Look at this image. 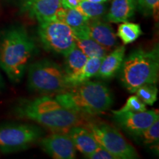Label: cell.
<instances>
[{
	"instance_id": "cell-18",
	"label": "cell",
	"mask_w": 159,
	"mask_h": 159,
	"mask_svg": "<svg viewBox=\"0 0 159 159\" xmlns=\"http://www.w3.org/2000/svg\"><path fill=\"white\" fill-rule=\"evenodd\" d=\"M54 20L61 21L69 26L73 30H75L84 27L90 19L76 9L61 7L55 13Z\"/></svg>"
},
{
	"instance_id": "cell-14",
	"label": "cell",
	"mask_w": 159,
	"mask_h": 159,
	"mask_svg": "<svg viewBox=\"0 0 159 159\" xmlns=\"http://www.w3.org/2000/svg\"><path fill=\"white\" fill-rule=\"evenodd\" d=\"M67 134L72 140L77 150L87 158L99 146L93 134L86 128L76 125L69 129Z\"/></svg>"
},
{
	"instance_id": "cell-7",
	"label": "cell",
	"mask_w": 159,
	"mask_h": 159,
	"mask_svg": "<svg viewBox=\"0 0 159 159\" xmlns=\"http://www.w3.org/2000/svg\"><path fill=\"white\" fill-rule=\"evenodd\" d=\"M85 127L93 134L99 144L116 159L139 158L136 149L111 125L101 122H89Z\"/></svg>"
},
{
	"instance_id": "cell-1",
	"label": "cell",
	"mask_w": 159,
	"mask_h": 159,
	"mask_svg": "<svg viewBox=\"0 0 159 159\" xmlns=\"http://www.w3.org/2000/svg\"><path fill=\"white\" fill-rule=\"evenodd\" d=\"M14 111L19 118L33 121L52 132L67 133L82 122L80 114L64 108L48 95L21 100Z\"/></svg>"
},
{
	"instance_id": "cell-9",
	"label": "cell",
	"mask_w": 159,
	"mask_h": 159,
	"mask_svg": "<svg viewBox=\"0 0 159 159\" xmlns=\"http://www.w3.org/2000/svg\"><path fill=\"white\" fill-rule=\"evenodd\" d=\"M114 122L130 136L140 137L142 133L157 119H159L158 110L144 111L142 112L115 113Z\"/></svg>"
},
{
	"instance_id": "cell-25",
	"label": "cell",
	"mask_w": 159,
	"mask_h": 159,
	"mask_svg": "<svg viewBox=\"0 0 159 159\" xmlns=\"http://www.w3.org/2000/svg\"><path fill=\"white\" fill-rule=\"evenodd\" d=\"M144 15L158 14L159 8V0H137V7Z\"/></svg>"
},
{
	"instance_id": "cell-2",
	"label": "cell",
	"mask_w": 159,
	"mask_h": 159,
	"mask_svg": "<svg viewBox=\"0 0 159 159\" xmlns=\"http://www.w3.org/2000/svg\"><path fill=\"white\" fill-rule=\"evenodd\" d=\"M35 43L22 26H13L0 38V67L12 83L21 80L35 52Z\"/></svg>"
},
{
	"instance_id": "cell-21",
	"label": "cell",
	"mask_w": 159,
	"mask_h": 159,
	"mask_svg": "<svg viewBox=\"0 0 159 159\" xmlns=\"http://www.w3.org/2000/svg\"><path fill=\"white\" fill-rule=\"evenodd\" d=\"M75 9L89 19H99L105 13L106 6L102 3H94L81 0Z\"/></svg>"
},
{
	"instance_id": "cell-26",
	"label": "cell",
	"mask_w": 159,
	"mask_h": 159,
	"mask_svg": "<svg viewBox=\"0 0 159 159\" xmlns=\"http://www.w3.org/2000/svg\"><path fill=\"white\" fill-rule=\"evenodd\" d=\"M90 159H116V157L113 156L111 152L105 150L100 145L91 153L90 156L87 157Z\"/></svg>"
},
{
	"instance_id": "cell-3",
	"label": "cell",
	"mask_w": 159,
	"mask_h": 159,
	"mask_svg": "<svg viewBox=\"0 0 159 159\" xmlns=\"http://www.w3.org/2000/svg\"><path fill=\"white\" fill-rule=\"evenodd\" d=\"M55 98L64 108L80 115L101 114L114 104L110 89L99 81L88 80L69 87Z\"/></svg>"
},
{
	"instance_id": "cell-11",
	"label": "cell",
	"mask_w": 159,
	"mask_h": 159,
	"mask_svg": "<svg viewBox=\"0 0 159 159\" xmlns=\"http://www.w3.org/2000/svg\"><path fill=\"white\" fill-rule=\"evenodd\" d=\"M81 30L83 33L102 46L107 51L117 43V36L109 24L99 19H90Z\"/></svg>"
},
{
	"instance_id": "cell-19",
	"label": "cell",
	"mask_w": 159,
	"mask_h": 159,
	"mask_svg": "<svg viewBox=\"0 0 159 159\" xmlns=\"http://www.w3.org/2000/svg\"><path fill=\"white\" fill-rule=\"evenodd\" d=\"M66 77L75 74L83 68L86 62L88 57L76 46L72 47L64 55Z\"/></svg>"
},
{
	"instance_id": "cell-27",
	"label": "cell",
	"mask_w": 159,
	"mask_h": 159,
	"mask_svg": "<svg viewBox=\"0 0 159 159\" xmlns=\"http://www.w3.org/2000/svg\"><path fill=\"white\" fill-rule=\"evenodd\" d=\"M81 0H62V7L64 8L75 9L79 5Z\"/></svg>"
},
{
	"instance_id": "cell-12",
	"label": "cell",
	"mask_w": 159,
	"mask_h": 159,
	"mask_svg": "<svg viewBox=\"0 0 159 159\" xmlns=\"http://www.w3.org/2000/svg\"><path fill=\"white\" fill-rule=\"evenodd\" d=\"M62 0H24L23 10L39 22L54 20L55 13L62 7Z\"/></svg>"
},
{
	"instance_id": "cell-6",
	"label": "cell",
	"mask_w": 159,
	"mask_h": 159,
	"mask_svg": "<svg viewBox=\"0 0 159 159\" xmlns=\"http://www.w3.org/2000/svg\"><path fill=\"white\" fill-rule=\"evenodd\" d=\"M43 131L36 125L8 123L0 125V151L13 153L28 149L42 138Z\"/></svg>"
},
{
	"instance_id": "cell-20",
	"label": "cell",
	"mask_w": 159,
	"mask_h": 159,
	"mask_svg": "<svg viewBox=\"0 0 159 159\" xmlns=\"http://www.w3.org/2000/svg\"><path fill=\"white\" fill-rule=\"evenodd\" d=\"M143 34L141 26L139 24L125 21L119 25L116 36L119 37L124 45L134 42Z\"/></svg>"
},
{
	"instance_id": "cell-22",
	"label": "cell",
	"mask_w": 159,
	"mask_h": 159,
	"mask_svg": "<svg viewBox=\"0 0 159 159\" xmlns=\"http://www.w3.org/2000/svg\"><path fill=\"white\" fill-rule=\"evenodd\" d=\"M158 92L156 85L147 84L139 87L134 94L146 105H152L158 99Z\"/></svg>"
},
{
	"instance_id": "cell-5",
	"label": "cell",
	"mask_w": 159,
	"mask_h": 159,
	"mask_svg": "<svg viewBox=\"0 0 159 159\" xmlns=\"http://www.w3.org/2000/svg\"><path fill=\"white\" fill-rule=\"evenodd\" d=\"M27 85L31 91L42 95H57L69 89L64 69L48 59L28 65Z\"/></svg>"
},
{
	"instance_id": "cell-16",
	"label": "cell",
	"mask_w": 159,
	"mask_h": 159,
	"mask_svg": "<svg viewBox=\"0 0 159 159\" xmlns=\"http://www.w3.org/2000/svg\"><path fill=\"white\" fill-rule=\"evenodd\" d=\"M75 46L80 49L88 57H101L103 58L107 55V51L102 46L94 41L81 30H75Z\"/></svg>"
},
{
	"instance_id": "cell-23",
	"label": "cell",
	"mask_w": 159,
	"mask_h": 159,
	"mask_svg": "<svg viewBox=\"0 0 159 159\" xmlns=\"http://www.w3.org/2000/svg\"><path fill=\"white\" fill-rule=\"evenodd\" d=\"M147 111L146 104L142 102L136 94L131 95L127 99L125 105L119 108V110L112 111V112L121 113L130 111V112H142V111Z\"/></svg>"
},
{
	"instance_id": "cell-13",
	"label": "cell",
	"mask_w": 159,
	"mask_h": 159,
	"mask_svg": "<svg viewBox=\"0 0 159 159\" xmlns=\"http://www.w3.org/2000/svg\"><path fill=\"white\" fill-rule=\"evenodd\" d=\"M125 46H119L103 57L95 77L105 80L111 79L120 70L125 57Z\"/></svg>"
},
{
	"instance_id": "cell-8",
	"label": "cell",
	"mask_w": 159,
	"mask_h": 159,
	"mask_svg": "<svg viewBox=\"0 0 159 159\" xmlns=\"http://www.w3.org/2000/svg\"><path fill=\"white\" fill-rule=\"evenodd\" d=\"M38 33L47 51L65 55L75 46L74 31L61 21L49 20L39 22Z\"/></svg>"
},
{
	"instance_id": "cell-4",
	"label": "cell",
	"mask_w": 159,
	"mask_h": 159,
	"mask_svg": "<svg viewBox=\"0 0 159 159\" xmlns=\"http://www.w3.org/2000/svg\"><path fill=\"white\" fill-rule=\"evenodd\" d=\"M119 73L122 85L130 94L144 85H156L159 76L158 46L131 52L125 57Z\"/></svg>"
},
{
	"instance_id": "cell-10",
	"label": "cell",
	"mask_w": 159,
	"mask_h": 159,
	"mask_svg": "<svg viewBox=\"0 0 159 159\" xmlns=\"http://www.w3.org/2000/svg\"><path fill=\"white\" fill-rule=\"evenodd\" d=\"M40 146L47 155L55 159H73L76 148L68 134L53 132L39 140Z\"/></svg>"
},
{
	"instance_id": "cell-29",
	"label": "cell",
	"mask_w": 159,
	"mask_h": 159,
	"mask_svg": "<svg viewBox=\"0 0 159 159\" xmlns=\"http://www.w3.org/2000/svg\"><path fill=\"white\" fill-rule=\"evenodd\" d=\"M4 88V81L2 77L1 73H0V93H1L2 90Z\"/></svg>"
},
{
	"instance_id": "cell-15",
	"label": "cell",
	"mask_w": 159,
	"mask_h": 159,
	"mask_svg": "<svg viewBox=\"0 0 159 159\" xmlns=\"http://www.w3.org/2000/svg\"><path fill=\"white\" fill-rule=\"evenodd\" d=\"M137 9V0H113L106 15L111 23L128 21L134 16Z\"/></svg>"
},
{
	"instance_id": "cell-17",
	"label": "cell",
	"mask_w": 159,
	"mask_h": 159,
	"mask_svg": "<svg viewBox=\"0 0 159 159\" xmlns=\"http://www.w3.org/2000/svg\"><path fill=\"white\" fill-rule=\"evenodd\" d=\"M102 59L101 57H88L85 65L80 70L71 76L66 77L69 88L88 81L91 77H95L99 70Z\"/></svg>"
},
{
	"instance_id": "cell-28",
	"label": "cell",
	"mask_w": 159,
	"mask_h": 159,
	"mask_svg": "<svg viewBox=\"0 0 159 159\" xmlns=\"http://www.w3.org/2000/svg\"><path fill=\"white\" fill-rule=\"evenodd\" d=\"M85 1H88V2H94V3H106L110 1V0H85Z\"/></svg>"
},
{
	"instance_id": "cell-24",
	"label": "cell",
	"mask_w": 159,
	"mask_h": 159,
	"mask_svg": "<svg viewBox=\"0 0 159 159\" xmlns=\"http://www.w3.org/2000/svg\"><path fill=\"white\" fill-rule=\"evenodd\" d=\"M146 144H152L157 142L159 139V119L152 123L145 130L141 136Z\"/></svg>"
}]
</instances>
